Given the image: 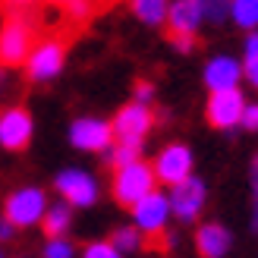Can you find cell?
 <instances>
[{
	"instance_id": "cell-1",
	"label": "cell",
	"mask_w": 258,
	"mask_h": 258,
	"mask_svg": "<svg viewBox=\"0 0 258 258\" xmlns=\"http://www.w3.org/2000/svg\"><path fill=\"white\" fill-rule=\"evenodd\" d=\"M154 189H158L154 170H151V164H145L142 158L136 164L120 167V170L113 173V199H117V205H123V208L139 205L145 196H151Z\"/></svg>"
},
{
	"instance_id": "cell-2",
	"label": "cell",
	"mask_w": 258,
	"mask_h": 258,
	"mask_svg": "<svg viewBox=\"0 0 258 258\" xmlns=\"http://www.w3.org/2000/svg\"><path fill=\"white\" fill-rule=\"evenodd\" d=\"M35 44L38 41H35L32 22L22 16H10L4 22V29H0V63L4 67H22Z\"/></svg>"
},
{
	"instance_id": "cell-3",
	"label": "cell",
	"mask_w": 258,
	"mask_h": 258,
	"mask_svg": "<svg viewBox=\"0 0 258 258\" xmlns=\"http://www.w3.org/2000/svg\"><path fill=\"white\" fill-rule=\"evenodd\" d=\"M47 211V196L35 186H25L16 189L4 205V217L13 227H32V224H41V217Z\"/></svg>"
},
{
	"instance_id": "cell-4",
	"label": "cell",
	"mask_w": 258,
	"mask_h": 258,
	"mask_svg": "<svg viewBox=\"0 0 258 258\" xmlns=\"http://www.w3.org/2000/svg\"><path fill=\"white\" fill-rule=\"evenodd\" d=\"M133 224L142 236H161L167 233V221H170V202L161 189H154L151 196H145L139 205H133Z\"/></svg>"
},
{
	"instance_id": "cell-5",
	"label": "cell",
	"mask_w": 258,
	"mask_h": 258,
	"mask_svg": "<svg viewBox=\"0 0 258 258\" xmlns=\"http://www.w3.org/2000/svg\"><path fill=\"white\" fill-rule=\"evenodd\" d=\"M167 202H170V214H173V217H179L183 224L199 221L202 208L208 205V186H205V179H199L196 173H192L189 179H183L179 186H173V189H170Z\"/></svg>"
},
{
	"instance_id": "cell-6",
	"label": "cell",
	"mask_w": 258,
	"mask_h": 258,
	"mask_svg": "<svg viewBox=\"0 0 258 258\" xmlns=\"http://www.w3.org/2000/svg\"><path fill=\"white\" fill-rule=\"evenodd\" d=\"M151 170H154V179H158V183L170 186V189L179 186L183 179L192 176V151H189V145L173 142V145L161 148V154L151 164Z\"/></svg>"
},
{
	"instance_id": "cell-7",
	"label": "cell",
	"mask_w": 258,
	"mask_h": 258,
	"mask_svg": "<svg viewBox=\"0 0 258 258\" xmlns=\"http://www.w3.org/2000/svg\"><path fill=\"white\" fill-rule=\"evenodd\" d=\"M63 60H67V41L63 38H44L32 47L29 60H25V70H29V79L35 82H47L63 70Z\"/></svg>"
},
{
	"instance_id": "cell-8",
	"label": "cell",
	"mask_w": 258,
	"mask_h": 258,
	"mask_svg": "<svg viewBox=\"0 0 258 258\" xmlns=\"http://www.w3.org/2000/svg\"><path fill=\"white\" fill-rule=\"evenodd\" d=\"M154 126V113L142 104H126L117 110V117H113L110 129H113V142H126V145H142L145 136L151 133Z\"/></svg>"
},
{
	"instance_id": "cell-9",
	"label": "cell",
	"mask_w": 258,
	"mask_h": 258,
	"mask_svg": "<svg viewBox=\"0 0 258 258\" xmlns=\"http://www.w3.org/2000/svg\"><path fill=\"white\" fill-rule=\"evenodd\" d=\"M57 192L63 196L67 205H76V208H88V205L98 202V179L79 170V167H70V170L57 173Z\"/></svg>"
},
{
	"instance_id": "cell-10",
	"label": "cell",
	"mask_w": 258,
	"mask_h": 258,
	"mask_svg": "<svg viewBox=\"0 0 258 258\" xmlns=\"http://www.w3.org/2000/svg\"><path fill=\"white\" fill-rule=\"evenodd\" d=\"M246 95L239 88H230V92H211L208 98V123L214 129H233L242 123V110H246Z\"/></svg>"
},
{
	"instance_id": "cell-11",
	"label": "cell",
	"mask_w": 258,
	"mask_h": 258,
	"mask_svg": "<svg viewBox=\"0 0 258 258\" xmlns=\"http://www.w3.org/2000/svg\"><path fill=\"white\" fill-rule=\"evenodd\" d=\"M70 142L82 151H110L113 145V129L107 120L98 117H82L70 126Z\"/></svg>"
},
{
	"instance_id": "cell-12",
	"label": "cell",
	"mask_w": 258,
	"mask_h": 258,
	"mask_svg": "<svg viewBox=\"0 0 258 258\" xmlns=\"http://www.w3.org/2000/svg\"><path fill=\"white\" fill-rule=\"evenodd\" d=\"M32 113L25 107H10L0 113V145L7 151H22L32 142Z\"/></svg>"
},
{
	"instance_id": "cell-13",
	"label": "cell",
	"mask_w": 258,
	"mask_h": 258,
	"mask_svg": "<svg viewBox=\"0 0 258 258\" xmlns=\"http://www.w3.org/2000/svg\"><path fill=\"white\" fill-rule=\"evenodd\" d=\"M239 79H242V67L239 60L227 57V54H217L205 63V85L211 92H230V88H239Z\"/></svg>"
},
{
	"instance_id": "cell-14",
	"label": "cell",
	"mask_w": 258,
	"mask_h": 258,
	"mask_svg": "<svg viewBox=\"0 0 258 258\" xmlns=\"http://www.w3.org/2000/svg\"><path fill=\"white\" fill-rule=\"evenodd\" d=\"M205 22V0H173L167 10L170 35H196Z\"/></svg>"
},
{
	"instance_id": "cell-15",
	"label": "cell",
	"mask_w": 258,
	"mask_h": 258,
	"mask_svg": "<svg viewBox=\"0 0 258 258\" xmlns=\"http://www.w3.org/2000/svg\"><path fill=\"white\" fill-rule=\"evenodd\" d=\"M233 246V236L230 230L221 224H202L199 233H196V249L202 258H224Z\"/></svg>"
},
{
	"instance_id": "cell-16",
	"label": "cell",
	"mask_w": 258,
	"mask_h": 258,
	"mask_svg": "<svg viewBox=\"0 0 258 258\" xmlns=\"http://www.w3.org/2000/svg\"><path fill=\"white\" fill-rule=\"evenodd\" d=\"M129 10H133V16L139 22H145V25H164L170 4H167V0H129Z\"/></svg>"
},
{
	"instance_id": "cell-17",
	"label": "cell",
	"mask_w": 258,
	"mask_h": 258,
	"mask_svg": "<svg viewBox=\"0 0 258 258\" xmlns=\"http://www.w3.org/2000/svg\"><path fill=\"white\" fill-rule=\"evenodd\" d=\"M70 221H73L70 205H47V211H44V217H41V227H44V233H47L50 239H60V236L70 230Z\"/></svg>"
},
{
	"instance_id": "cell-18",
	"label": "cell",
	"mask_w": 258,
	"mask_h": 258,
	"mask_svg": "<svg viewBox=\"0 0 258 258\" xmlns=\"http://www.w3.org/2000/svg\"><path fill=\"white\" fill-rule=\"evenodd\" d=\"M242 79H246L252 88H258V32L246 35V44H242Z\"/></svg>"
},
{
	"instance_id": "cell-19",
	"label": "cell",
	"mask_w": 258,
	"mask_h": 258,
	"mask_svg": "<svg viewBox=\"0 0 258 258\" xmlns=\"http://www.w3.org/2000/svg\"><path fill=\"white\" fill-rule=\"evenodd\" d=\"M230 19H233L239 29L258 32V0H233V4H230Z\"/></svg>"
},
{
	"instance_id": "cell-20",
	"label": "cell",
	"mask_w": 258,
	"mask_h": 258,
	"mask_svg": "<svg viewBox=\"0 0 258 258\" xmlns=\"http://www.w3.org/2000/svg\"><path fill=\"white\" fill-rule=\"evenodd\" d=\"M110 246L117 249L120 255H133V252L142 249V233H139L136 227H120V230H113Z\"/></svg>"
},
{
	"instance_id": "cell-21",
	"label": "cell",
	"mask_w": 258,
	"mask_h": 258,
	"mask_svg": "<svg viewBox=\"0 0 258 258\" xmlns=\"http://www.w3.org/2000/svg\"><path fill=\"white\" fill-rule=\"evenodd\" d=\"M142 154V145H126V142H117V145H110V164L117 167H126V164H136Z\"/></svg>"
},
{
	"instance_id": "cell-22",
	"label": "cell",
	"mask_w": 258,
	"mask_h": 258,
	"mask_svg": "<svg viewBox=\"0 0 258 258\" xmlns=\"http://www.w3.org/2000/svg\"><path fill=\"white\" fill-rule=\"evenodd\" d=\"M82 258H123L117 249L110 246V239H98V242H88Z\"/></svg>"
},
{
	"instance_id": "cell-23",
	"label": "cell",
	"mask_w": 258,
	"mask_h": 258,
	"mask_svg": "<svg viewBox=\"0 0 258 258\" xmlns=\"http://www.w3.org/2000/svg\"><path fill=\"white\" fill-rule=\"evenodd\" d=\"M44 258H76V249H73V242L70 239H50L47 246H44Z\"/></svg>"
},
{
	"instance_id": "cell-24",
	"label": "cell",
	"mask_w": 258,
	"mask_h": 258,
	"mask_svg": "<svg viewBox=\"0 0 258 258\" xmlns=\"http://www.w3.org/2000/svg\"><path fill=\"white\" fill-rule=\"evenodd\" d=\"M230 4L233 0H205V16L211 22H224L230 16Z\"/></svg>"
},
{
	"instance_id": "cell-25",
	"label": "cell",
	"mask_w": 258,
	"mask_h": 258,
	"mask_svg": "<svg viewBox=\"0 0 258 258\" xmlns=\"http://www.w3.org/2000/svg\"><path fill=\"white\" fill-rule=\"evenodd\" d=\"M67 13H70V19L82 22V19H88L95 13V0H73V4L67 7Z\"/></svg>"
},
{
	"instance_id": "cell-26",
	"label": "cell",
	"mask_w": 258,
	"mask_h": 258,
	"mask_svg": "<svg viewBox=\"0 0 258 258\" xmlns=\"http://www.w3.org/2000/svg\"><path fill=\"white\" fill-rule=\"evenodd\" d=\"M170 41L179 54H192L196 50V35H170Z\"/></svg>"
},
{
	"instance_id": "cell-27",
	"label": "cell",
	"mask_w": 258,
	"mask_h": 258,
	"mask_svg": "<svg viewBox=\"0 0 258 258\" xmlns=\"http://www.w3.org/2000/svg\"><path fill=\"white\" fill-rule=\"evenodd\" d=\"M242 126H246L249 133H258V104H246V110H242Z\"/></svg>"
},
{
	"instance_id": "cell-28",
	"label": "cell",
	"mask_w": 258,
	"mask_h": 258,
	"mask_svg": "<svg viewBox=\"0 0 258 258\" xmlns=\"http://www.w3.org/2000/svg\"><path fill=\"white\" fill-rule=\"evenodd\" d=\"M154 98V88L148 85V82H139L136 85V95H133V101L136 104H142V107H148V101Z\"/></svg>"
},
{
	"instance_id": "cell-29",
	"label": "cell",
	"mask_w": 258,
	"mask_h": 258,
	"mask_svg": "<svg viewBox=\"0 0 258 258\" xmlns=\"http://www.w3.org/2000/svg\"><path fill=\"white\" fill-rule=\"evenodd\" d=\"M249 183H252V196L258 202V154L252 158V167H249Z\"/></svg>"
},
{
	"instance_id": "cell-30",
	"label": "cell",
	"mask_w": 258,
	"mask_h": 258,
	"mask_svg": "<svg viewBox=\"0 0 258 258\" xmlns=\"http://www.w3.org/2000/svg\"><path fill=\"white\" fill-rule=\"evenodd\" d=\"M13 233H16V227H13L7 217H0V239H13Z\"/></svg>"
},
{
	"instance_id": "cell-31",
	"label": "cell",
	"mask_w": 258,
	"mask_h": 258,
	"mask_svg": "<svg viewBox=\"0 0 258 258\" xmlns=\"http://www.w3.org/2000/svg\"><path fill=\"white\" fill-rule=\"evenodd\" d=\"M4 7H10V10H25V7H32L35 0H0Z\"/></svg>"
},
{
	"instance_id": "cell-32",
	"label": "cell",
	"mask_w": 258,
	"mask_h": 258,
	"mask_svg": "<svg viewBox=\"0 0 258 258\" xmlns=\"http://www.w3.org/2000/svg\"><path fill=\"white\" fill-rule=\"evenodd\" d=\"M252 230H258V202L252 205Z\"/></svg>"
},
{
	"instance_id": "cell-33",
	"label": "cell",
	"mask_w": 258,
	"mask_h": 258,
	"mask_svg": "<svg viewBox=\"0 0 258 258\" xmlns=\"http://www.w3.org/2000/svg\"><path fill=\"white\" fill-rule=\"evenodd\" d=\"M47 4H57V7H70L73 0H47Z\"/></svg>"
},
{
	"instance_id": "cell-34",
	"label": "cell",
	"mask_w": 258,
	"mask_h": 258,
	"mask_svg": "<svg viewBox=\"0 0 258 258\" xmlns=\"http://www.w3.org/2000/svg\"><path fill=\"white\" fill-rule=\"evenodd\" d=\"M0 258H4V255H0Z\"/></svg>"
}]
</instances>
